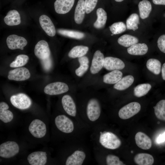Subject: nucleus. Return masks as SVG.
<instances>
[{
    "instance_id": "f257e3e1",
    "label": "nucleus",
    "mask_w": 165,
    "mask_h": 165,
    "mask_svg": "<svg viewBox=\"0 0 165 165\" xmlns=\"http://www.w3.org/2000/svg\"><path fill=\"white\" fill-rule=\"evenodd\" d=\"M103 124L94 128L90 132L93 147L104 150L118 149L122 144L121 140L114 132L104 129Z\"/></svg>"
},
{
    "instance_id": "f03ea898",
    "label": "nucleus",
    "mask_w": 165,
    "mask_h": 165,
    "mask_svg": "<svg viewBox=\"0 0 165 165\" xmlns=\"http://www.w3.org/2000/svg\"><path fill=\"white\" fill-rule=\"evenodd\" d=\"M61 102L64 110L69 117L90 132V129L82 119L73 98L70 95H65L62 97Z\"/></svg>"
},
{
    "instance_id": "7ed1b4c3",
    "label": "nucleus",
    "mask_w": 165,
    "mask_h": 165,
    "mask_svg": "<svg viewBox=\"0 0 165 165\" xmlns=\"http://www.w3.org/2000/svg\"><path fill=\"white\" fill-rule=\"evenodd\" d=\"M93 147L94 156L98 164L125 165L120 160L118 156L110 153L105 155L102 149L95 147Z\"/></svg>"
},
{
    "instance_id": "20e7f679",
    "label": "nucleus",
    "mask_w": 165,
    "mask_h": 165,
    "mask_svg": "<svg viewBox=\"0 0 165 165\" xmlns=\"http://www.w3.org/2000/svg\"><path fill=\"white\" fill-rule=\"evenodd\" d=\"M141 106L137 102L130 103L121 108L119 110L118 115L122 119H129L137 114L140 110Z\"/></svg>"
},
{
    "instance_id": "39448f33",
    "label": "nucleus",
    "mask_w": 165,
    "mask_h": 165,
    "mask_svg": "<svg viewBox=\"0 0 165 165\" xmlns=\"http://www.w3.org/2000/svg\"><path fill=\"white\" fill-rule=\"evenodd\" d=\"M19 151L18 145L14 141H7L0 145V156L2 157H12L17 154Z\"/></svg>"
},
{
    "instance_id": "423d86ee",
    "label": "nucleus",
    "mask_w": 165,
    "mask_h": 165,
    "mask_svg": "<svg viewBox=\"0 0 165 165\" xmlns=\"http://www.w3.org/2000/svg\"><path fill=\"white\" fill-rule=\"evenodd\" d=\"M11 104L15 107L21 109L29 108L31 105L30 98L23 93H19L12 96L10 98Z\"/></svg>"
},
{
    "instance_id": "0eeeda50",
    "label": "nucleus",
    "mask_w": 165,
    "mask_h": 165,
    "mask_svg": "<svg viewBox=\"0 0 165 165\" xmlns=\"http://www.w3.org/2000/svg\"><path fill=\"white\" fill-rule=\"evenodd\" d=\"M69 87L65 83L57 82L50 83L44 88V93L47 94L54 95L65 93L68 91Z\"/></svg>"
},
{
    "instance_id": "6e6552de",
    "label": "nucleus",
    "mask_w": 165,
    "mask_h": 165,
    "mask_svg": "<svg viewBox=\"0 0 165 165\" xmlns=\"http://www.w3.org/2000/svg\"><path fill=\"white\" fill-rule=\"evenodd\" d=\"M31 134L35 137L40 138L45 136L46 132L45 124L38 119H35L30 124L28 128Z\"/></svg>"
},
{
    "instance_id": "1a4fd4ad",
    "label": "nucleus",
    "mask_w": 165,
    "mask_h": 165,
    "mask_svg": "<svg viewBox=\"0 0 165 165\" xmlns=\"http://www.w3.org/2000/svg\"><path fill=\"white\" fill-rule=\"evenodd\" d=\"M6 42L9 48L12 50L20 49L23 50L28 43L24 38L15 35L9 36L7 38Z\"/></svg>"
},
{
    "instance_id": "9d476101",
    "label": "nucleus",
    "mask_w": 165,
    "mask_h": 165,
    "mask_svg": "<svg viewBox=\"0 0 165 165\" xmlns=\"http://www.w3.org/2000/svg\"><path fill=\"white\" fill-rule=\"evenodd\" d=\"M31 74L29 70L26 68H16L8 72V79L10 80L22 81L29 79Z\"/></svg>"
},
{
    "instance_id": "9b49d317",
    "label": "nucleus",
    "mask_w": 165,
    "mask_h": 165,
    "mask_svg": "<svg viewBox=\"0 0 165 165\" xmlns=\"http://www.w3.org/2000/svg\"><path fill=\"white\" fill-rule=\"evenodd\" d=\"M34 53L35 56L40 60L50 57V51L47 42L44 40L39 41L35 46Z\"/></svg>"
},
{
    "instance_id": "f8f14e48",
    "label": "nucleus",
    "mask_w": 165,
    "mask_h": 165,
    "mask_svg": "<svg viewBox=\"0 0 165 165\" xmlns=\"http://www.w3.org/2000/svg\"><path fill=\"white\" fill-rule=\"evenodd\" d=\"M104 57L103 54L99 50L94 53L90 67V72L92 74L98 73L104 65Z\"/></svg>"
},
{
    "instance_id": "ddd939ff",
    "label": "nucleus",
    "mask_w": 165,
    "mask_h": 165,
    "mask_svg": "<svg viewBox=\"0 0 165 165\" xmlns=\"http://www.w3.org/2000/svg\"><path fill=\"white\" fill-rule=\"evenodd\" d=\"M103 67L108 71L122 70L125 65L123 61L119 58L112 57H106L104 58Z\"/></svg>"
},
{
    "instance_id": "4468645a",
    "label": "nucleus",
    "mask_w": 165,
    "mask_h": 165,
    "mask_svg": "<svg viewBox=\"0 0 165 165\" xmlns=\"http://www.w3.org/2000/svg\"><path fill=\"white\" fill-rule=\"evenodd\" d=\"M27 160L31 165H44L47 162V154L45 152H35L28 156Z\"/></svg>"
},
{
    "instance_id": "2eb2a0df",
    "label": "nucleus",
    "mask_w": 165,
    "mask_h": 165,
    "mask_svg": "<svg viewBox=\"0 0 165 165\" xmlns=\"http://www.w3.org/2000/svg\"><path fill=\"white\" fill-rule=\"evenodd\" d=\"M39 22L41 27L48 35L53 37L55 35L56 31L55 26L48 16L45 15L40 16Z\"/></svg>"
},
{
    "instance_id": "dca6fc26",
    "label": "nucleus",
    "mask_w": 165,
    "mask_h": 165,
    "mask_svg": "<svg viewBox=\"0 0 165 165\" xmlns=\"http://www.w3.org/2000/svg\"><path fill=\"white\" fill-rule=\"evenodd\" d=\"M75 0H56L54 3L55 11L58 14L68 13L74 5Z\"/></svg>"
},
{
    "instance_id": "f3484780",
    "label": "nucleus",
    "mask_w": 165,
    "mask_h": 165,
    "mask_svg": "<svg viewBox=\"0 0 165 165\" xmlns=\"http://www.w3.org/2000/svg\"><path fill=\"white\" fill-rule=\"evenodd\" d=\"M135 140L137 145L143 149L147 150L151 148L152 145L150 138L145 133L139 132L137 133L135 137Z\"/></svg>"
},
{
    "instance_id": "a211bd4d",
    "label": "nucleus",
    "mask_w": 165,
    "mask_h": 165,
    "mask_svg": "<svg viewBox=\"0 0 165 165\" xmlns=\"http://www.w3.org/2000/svg\"><path fill=\"white\" fill-rule=\"evenodd\" d=\"M84 2V0H79L75 8L74 19L78 24L82 23L85 17L86 9Z\"/></svg>"
},
{
    "instance_id": "6ab92c4d",
    "label": "nucleus",
    "mask_w": 165,
    "mask_h": 165,
    "mask_svg": "<svg viewBox=\"0 0 165 165\" xmlns=\"http://www.w3.org/2000/svg\"><path fill=\"white\" fill-rule=\"evenodd\" d=\"M4 20L6 24L9 26L18 25L21 22L20 15L15 10L9 11L4 18Z\"/></svg>"
},
{
    "instance_id": "aec40b11",
    "label": "nucleus",
    "mask_w": 165,
    "mask_h": 165,
    "mask_svg": "<svg viewBox=\"0 0 165 165\" xmlns=\"http://www.w3.org/2000/svg\"><path fill=\"white\" fill-rule=\"evenodd\" d=\"M148 49V47L145 43H137L128 48L127 51L130 55L140 56L146 54Z\"/></svg>"
},
{
    "instance_id": "412c9836",
    "label": "nucleus",
    "mask_w": 165,
    "mask_h": 165,
    "mask_svg": "<svg viewBox=\"0 0 165 165\" xmlns=\"http://www.w3.org/2000/svg\"><path fill=\"white\" fill-rule=\"evenodd\" d=\"M122 72L120 71L119 70L112 71L104 75L103 81L108 84H116L122 78Z\"/></svg>"
},
{
    "instance_id": "4be33fe9",
    "label": "nucleus",
    "mask_w": 165,
    "mask_h": 165,
    "mask_svg": "<svg viewBox=\"0 0 165 165\" xmlns=\"http://www.w3.org/2000/svg\"><path fill=\"white\" fill-rule=\"evenodd\" d=\"M8 105L4 102L0 103V119L5 123L10 122L13 119V116L12 112L8 110Z\"/></svg>"
},
{
    "instance_id": "5701e85b",
    "label": "nucleus",
    "mask_w": 165,
    "mask_h": 165,
    "mask_svg": "<svg viewBox=\"0 0 165 165\" xmlns=\"http://www.w3.org/2000/svg\"><path fill=\"white\" fill-rule=\"evenodd\" d=\"M135 163L139 165H152L154 159L150 154L146 153H139L136 155L134 158Z\"/></svg>"
},
{
    "instance_id": "b1692460",
    "label": "nucleus",
    "mask_w": 165,
    "mask_h": 165,
    "mask_svg": "<svg viewBox=\"0 0 165 165\" xmlns=\"http://www.w3.org/2000/svg\"><path fill=\"white\" fill-rule=\"evenodd\" d=\"M140 16L142 19L148 17L152 9V5L150 2L147 0H142L138 5Z\"/></svg>"
},
{
    "instance_id": "393cba45",
    "label": "nucleus",
    "mask_w": 165,
    "mask_h": 165,
    "mask_svg": "<svg viewBox=\"0 0 165 165\" xmlns=\"http://www.w3.org/2000/svg\"><path fill=\"white\" fill-rule=\"evenodd\" d=\"M134 81V77L128 75L122 78L113 86L114 89L119 90H125L129 87Z\"/></svg>"
},
{
    "instance_id": "a878e982",
    "label": "nucleus",
    "mask_w": 165,
    "mask_h": 165,
    "mask_svg": "<svg viewBox=\"0 0 165 165\" xmlns=\"http://www.w3.org/2000/svg\"><path fill=\"white\" fill-rule=\"evenodd\" d=\"M97 19L94 24V27L97 29L104 28L107 20V14L105 11L102 8H98L96 11Z\"/></svg>"
},
{
    "instance_id": "bb28decb",
    "label": "nucleus",
    "mask_w": 165,
    "mask_h": 165,
    "mask_svg": "<svg viewBox=\"0 0 165 165\" xmlns=\"http://www.w3.org/2000/svg\"><path fill=\"white\" fill-rule=\"evenodd\" d=\"M117 41L119 45L125 47H128L138 43L139 40L135 36L125 34L119 37Z\"/></svg>"
},
{
    "instance_id": "cd10ccee",
    "label": "nucleus",
    "mask_w": 165,
    "mask_h": 165,
    "mask_svg": "<svg viewBox=\"0 0 165 165\" xmlns=\"http://www.w3.org/2000/svg\"><path fill=\"white\" fill-rule=\"evenodd\" d=\"M89 48L84 46H77L73 47L68 53V56L75 58L84 56L87 53Z\"/></svg>"
},
{
    "instance_id": "c85d7f7f",
    "label": "nucleus",
    "mask_w": 165,
    "mask_h": 165,
    "mask_svg": "<svg viewBox=\"0 0 165 165\" xmlns=\"http://www.w3.org/2000/svg\"><path fill=\"white\" fill-rule=\"evenodd\" d=\"M80 66L75 70L76 75L79 77H81L87 71L89 67V60L86 56H83L78 58Z\"/></svg>"
},
{
    "instance_id": "c756f323",
    "label": "nucleus",
    "mask_w": 165,
    "mask_h": 165,
    "mask_svg": "<svg viewBox=\"0 0 165 165\" xmlns=\"http://www.w3.org/2000/svg\"><path fill=\"white\" fill-rule=\"evenodd\" d=\"M146 66L148 69L155 75L159 74L161 71V63L158 60L150 58L146 63Z\"/></svg>"
},
{
    "instance_id": "7c9ffc66",
    "label": "nucleus",
    "mask_w": 165,
    "mask_h": 165,
    "mask_svg": "<svg viewBox=\"0 0 165 165\" xmlns=\"http://www.w3.org/2000/svg\"><path fill=\"white\" fill-rule=\"evenodd\" d=\"M126 27L127 29L134 31L138 29L139 18L138 14L133 13L131 14L127 20Z\"/></svg>"
},
{
    "instance_id": "2f4dec72",
    "label": "nucleus",
    "mask_w": 165,
    "mask_h": 165,
    "mask_svg": "<svg viewBox=\"0 0 165 165\" xmlns=\"http://www.w3.org/2000/svg\"><path fill=\"white\" fill-rule=\"evenodd\" d=\"M153 108L156 117L160 120L165 121V100L160 101Z\"/></svg>"
},
{
    "instance_id": "473e14b6",
    "label": "nucleus",
    "mask_w": 165,
    "mask_h": 165,
    "mask_svg": "<svg viewBox=\"0 0 165 165\" xmlns=\"http://www.w3.org/2000/svg\"><path fill=\"white\" fill-rule=\"evenodd\" d=\"M149 83L139 84L136 86L134 90V95L137 97H141L146 94L151 88Z\"/></svg>"
},
{
    "instance_id": "72a5a7b5",
    "label": "nucleus",
    "mask_w": 165,
    "mask_h": 165,
    "mask_svg": "<svg viewBox=\"0 0 165 165\" xmlns=\"http://www.w3.org/2000/svg\"><path fill=\"white\" fill-rule=\"evenodd\" d=\"M57 31L58 33L63 36L76 39H82L85 36L83 33L75 31L59 29Z\"/></svg>"
},
{
    "instance_id": "f704fd0d",
    "label": "nucleus",
    "mask_w": 165,
    "mask_h": 165,
    "mask_svg": "<svg viewBox=\"0 0 165 165\" xmlns=\"http://www.w3.org/2000/svg\"><path fill=\"white\" fill-rule=\"evenodd\" d=\"M29 60L28 57L26 55L20 54L17 56L15 60L10 64L12 68H18L25 65Z\"/></svg>"
},
{
    "instance_id": "c9c22d12",
    "label": "nucleus",
    "mask_w": 165,
    "mask_h": 165,
    "mask_svg": "<svg viewBox=\"0 0 165 165\" xmlns=\"http://www.w3.org/2000/svg\"><path fill=\"white\" fill-rule=\"evenodd\" d=\"M126 29V26L122 22L114 23L109 27L110 30L113 35L121 34L125 31Z\"/></svg>"
},
{
    "instance_id": "e433bc0d",
    "label": "nucleus",
    "mask_w": 165,
    "mask_h": 165,
    "mask_svg": "<svg viewBox=\"0 0 165 165\" xmlns=\"http://www.w3.org/2000/svg\"><path fill=\"white\" fill-rule=\"evenodd\" d=\"M98 0H85L84 2L86 13L88 14L93 10L95 7Z\"/></svg>"
},
{
    "instance_id": "4c0bfd02",
    "label": "nucleus",
    "mask_w": 165,
    "mask_h": 165,
    "mask_svg": "<svg viewBox=\"0 0 165 165\" xmlns=\"http://www.w3.org/2000/svg\"><path fill=\"white\" fill-rule=\"evenodd\" d=\"M157 46L160 50L165 53V35H161L157 40Z\"/></svg>"
},
{
    "instance_id": "58836bf2",
    "label": "nucleus",
    "mask_w": 165,
    "mask_h": 165,
    "mask_svg": "<svg viewBox=\"0 0 165 165\" xmlns=\"http://www.w3.org/2000/svg\"><path fill=\"white\" fill-rule=\"evenodd\" d=\"M41 64L44 70L46 71L49 70L52 66V61L50 57L42 60H41Z\"/></svg>"
},
{
    "instance_id": "ea45409f",
    "label": "nucleus",
    "mask_w": 165,
    "mask_h": 165,
    "mask_svg": "<svg viewBox=\"0 0 165 165\" xmlns=\"http://www.w3.org/2000/svg\"><path fill=\"white\" fill-rule=\"evenodd\" d=\"M165 141V131L160 134L157 138L156 142L157 144H160Z\"/></svg>"
},
{
    "instance_id": "a19ab883",
    "label": "nucleus",
    "mask_w": 165,
    "mask_h": 165,
    "mask_svg": "<svg viewBox=\"0 0 165 165\" xmlns=\"http://www.w3.org/2000/svg\"><path fill=\"white\" fill-rule=\"evenodd\" d=\"M152 1L155 5H165V0H152Z\"/></svg>"
},
{
    "instance_id": "79ce46f5",
    "label": "nucleus",
    "mask_w": 165,
    "mask_h": 165,
    "mask_svg": "<svg viewBox=\"0 0 165 165\" xmlns=\"http://www.w3.org/2000/svg\"><path fill=\"white\" fill-rule=\"evenodd\" d=\"M162 76L163 79L165 80V62L163 64L161 68Z\"/></svg>"
},
{
    "instance_id": "37998d69",
    "label": "nucleus",
    "mask_w": 165,
    "mask_h": 165,
    "mask_svg": "<svg viewBox=\"0 0 165 165\" xmlns=\"http://www.w3.org/2000/svg\"><path fill=\"white\" fill-rule=\"evenodd\" d=\"M116 1L118 2H120L123 1V0H115Z\"/></svg>"
}]
</instances>
